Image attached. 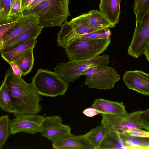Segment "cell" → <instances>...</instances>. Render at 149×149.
<instances>
[{"label":"cell","instance_id":"6da1fadb","mask_svg":"<svg viewBox=\"0 0 149 149\" xmlns=\"http://www.w3.org/2000/svg\"><path fill=\"white\" fill-rule=\"evenodd\" d=\"M10 91L15 116L22 114H38L42 110L39 104L41 97L32 83H27L16 75L10 66L4 78Z\"/></svg>","mask_w":149,"mask_h":149},{"label":"cell","instance_id":"7a4b0ae2","mask_svg":"<svg viewBox=\"0 0 149 149\" xmlns=\"http://www.w3.org/2000/svg\"><path fill=\"white\" fill-rule=\"evenodd\" d=\"M69 3V0H47L23 15L34 13L38 15L39 24L43 28L61 26L70 15Z\"/></svg>","mask_w":149,"mask_h":149},{"label":"cell","instance_id":"3957f363","mask_svg":"<svg viewBox=\"0 0 149 149\" xmlns=\"http://www.w3.org/2000/svg\"><path fill=\"white\" fill-rule=\"evenodd\" d=\"M111 39L78 38L63 47L71 61L88 60L100 55L106 50Z\"/></svg>","mask_w":149,"mask_h":149},{"label":"cell","instance_id":"277c9868","mask_svg":"<svg viewBox=\"0 0 149 149\" xmlns=\"http://www.w3.org/2000/svg\"><path fill=\"white\" fill-rule=\"evenodd\" d=\"M31 83L39 95L51 97L63 95L69 86L56 72L42 68L38 70Z\"/></svg>","mask_w":149,"mask_h":149},{"label":"cell","instance_id":"5b68a950","mask_svg":"<svg viewBox=\"0 0 149 149\" xmlns=\"http://www.w3.org/2000/svg\"><path fill=\"white\" fill-rule=\"evenodd\" d=\"M110 61L109 55H99L92 59L81 61L59 63L54 68L64 81L73 83L82 76V73L88 68L94 66H108Z\"/></svg>","mask_w":149,"mask_h":149},{"label":"cell","instance_id":"8992f818","mask_svg":"<svg viewBox=\"0 0 149 149\" xmlns=\"http://www.w3.org/2000/svg\"><path fill=\"white\" fill-rule=\"evenodd\" d=\"M85 76V84L89 88L100 90L111 89L120 79L115 69L108 66H94L83 72Z\"/></svg>","mask_w":149,"mask_h":149},{"label":"cell","instance_id":"52a82bcc","mask_svg":"<svg viewBox=\"0 0 149 149\" xmlns=\"http://www.w3.org/2000/svg\"><path fill=\"white\" fill-rule=\"evenodd\" d=\"M142 110L121 115L101 113V125L108 130L122 133L135 128L143 129L139 118Z\"/></svg>","mask_w":149,"mask_h":149},{"label":"cell","instance_id":"ba28073f","mask_svg":"<svg viewBox=\"0 0 149 149\" xmlns=\"http://www.w3.org/2000/svg\"><path fill=\"white\" fill-rule=\"evenodd\" d=\"M102 29L95 27L91 25L84 13L72 19L70 22L66 21L62 26L61 36L64 43L68 44L82 35Z\"/></svg>","mask_w":149,"mask_h":149},{"label":"cell","instance_id":"9c48e42d","mask_svg":"<svg viewBox=\"0 0 149 149\" xmlns=\"http://www.w3.org/2000/svg\"><path fill=\"white\" fill-rule=\"evenodd\" d=\"M45 115L41 116L37 114H29L18 115L10 123L11 134L14 135L22 132L34 134L40 132Z\"/></svg>","mask_w":149,"mask_h":149},{"label":"cell","instance_id":"30bf717a","mask_svg":"<svg viewBox=\"0 0 149 149\" xmlns=\"http://www.w3.org/2000/svg\"><path fill=\"white\" fill-rule=\"evenodd\" d=\"M149 45V12L136 27L127 53L137 58L144 49Z\"/></svg>","mask_w":149,"mask_h":149},{"label":"cell","instance_id":"8fae6325","mask_svg":"<svg viewBox=\"0 0 149 149\" xmlns=\"http://www.w3.org/2000/svg\"><path fill=\"white\" fill-rule=\"evenodd\" d=\"M62 121L59 116L45 117L40 132L41 136L53 142L71 134V127L63 124Z\"/></svg>","mask_w":149,"mask_h":149},{"label":"cell","instance_id":"7c38bea8","mask_svg":"<svg viewBox=\"0 0 149 149\" xmlns=\"http://www.w3.org/2000/svg\"><path fill=\"white\" fill-rule=\"evenodd\" d=\"M123 79L129 89L149 95V74L137 70L127 71L124 74Z\"/></svg>","mask_w":149,"mask_h":149},{"label":"cell","instance_id":"4fadbf2b","mask_svg":"<svg viewBox=\"0 0 149 149\" xmlns=\"http://www.w3.org/2000/svg\"><path fill=\"white\" fill-rule=\"evenodd\" d=\"M17 20L13 28L3 36L0 41V49L6 42L39 23V17L34 13L23 15Z\"/></svg>","mask_w":149,"mask_h":149},{"label":"cell","instance_id":"5bb4252c","mask_svg":"<svg viewBox=\"0 0 149 149\" xmlns=\"http://www.w3.org/2000/svg\"><path fill=\"white\" fill-rule=\"evenodd\" d=\"M55 149H94L84 134L68 136L52 142Z\"/></svg>","mask_w":149,"mask_h":149},{"label":"cell","instance_id":"9a60e30c","mask_svg":"<svg viewBox=\"0 0 149 149\" xmlns=\"http://www.w3.org/2000/svg\"><path fill=\"white\" fill-rule=\"evenodd\" d=\"M43 28L38 24L9 40L0 49V54L11 50L29 39L37 38Z\"/></svg>","mask_w":149,"mask_h":149},{"label":"cell","instance_id":"2e32d148","mask_svg":"<svg viewBox=\"0 0 149 149\" xmlns=\"http://www.w3.org/2000/svg\"><path fill=\"white\" fill-rule=\"evenodd\" d=\"M121 0H100L99 5L100 12L112 24L118 23L120 13Z\"/></svg>","mask_w":149,"mask_h":149},{"label":"cell","instance_id":"e0dca14e","mask_svg":"<svg viewBox=\"0 0 149 149\" xmlns=\"http://www.w3.org/2000/svg\"><path fill=\"white\" fill-rule=\"evenodd\" d=\"M92 106L101 113L121 115L127 113L122 102L98 98L95 100Z\"/></svg>","mask_w":149,"mask_h":149},{"label":"cell","instance_id":"ac0fdd59","mask_svg":"<svg viewBox=\"0 0 149 149\" xmlns=\"http://www.w3.org/2000/svg\"><path fill=\"white\" fill-rule=\"evenodd\" d=\"M33 49L31 48L25 51L11 60L19 67L22 72V76H25L28 74L32 69L34 62Z\"/></svg>","mask_w":149,"mask_h":149},{"label":"cell","instance_id":"d6986e66","mask_svg":"<svg viewBox=\"0 0 149 149\" xmlns=\"http://www.w3.org/2000/svg\"><path fill=\"white\" fill-rule=\"evenodd\" d=\"M120 134L127 149H149V137H134L126 132Z\"/></svg>","mask_w":149,"mask_h":149},{"label":"cell","instance_id":"ffe728a7","mask_svg":"<svg viewBox=\"0 0 149 149\" xmlns=\"http://www.w3.org/2000/svg\"><path fill=\"white\" fill-rule=\"evenodd\" d=\"M87 19L93 26L99 29L112 28L116 25L110 22L100 11L93 9L86 13Z\"/></svg>","mask_w":149,"mask_h":149},{"label":"cell","instance_id":"44dd1931","mask_svg":"<svg viewBox=\"0 0 149 149\" xmlns=\"http://www.w3.org/2000/svg\"><path fill=\"white\" fill-rule=\"evenodd\" d=\"M100 149H127L121 139L120 133L108 130L100 145Z\"/></svg>","mask_w":149,"mask_h":149},{"label":"cell","instance_id":"7402d4cb","mask_svg":"<svg viewBox=\"0 0 149 149\" xmlns=\"http://www.w3.org/2000/svg\"><path fill=\"white\" fill-rule=\"evenodd\" d=\"M37 38L29 39L11 50L1 54L2 57L8 63L19 54L29 49L33 48L37 42Z\"/></svg>","mask_w":149,"mask_h":149},{"label":"cell","instance_id":"603a6c76","mask_svg":"<svg viewBox=\"0 0 149 149\" xmlns=\"http://www.w3.org/2000/svg\"><path fill=\"white\" fill-rule=\"evenodd\" d=\"M108 131L101 125L94 128L84 134L94 149H99L100 144Z\"/></svg>","mask_w":149,"mask_h":149},{"label":"cell","instance_id":"cb8c5ba5","mask_svg":"<svg viewBox=\"0 0 149 149\" xmlns=\"http://www.w3.org/2000/svg\"><path fill=\"white\" fill-rule=\"evenodd\" d=\"M0 107L4 111L13 113L15 112L9 89L4 79L0 88Z\"/></svg>","mask_w":149,"mask_h":149},{"label":"cell","instance_id":"d4e9b609","mask_svg":"<svg viewBox=\"0 0 149 149\" xmlns=\"http://www.w3.org/2000/svg\"><path fill=\"white\" fill-rule=\"evenodd\" d=\"M10 120L7 114L0 117V149H2L11 134L10 129Z\"/></svg>","mask_w":149,"mask_h":149},{"label":"cell","instance_id":"484cf974","mask_svg":"<svg viewBox=\"0 0 149 149\" xmlns=\"http://www.w3.org/2000/svg\"><path fill=\"white\" fill-rule=\"evenodd\" d=\"M133 7L136 24L149 12V0H135Z\"/></svg>","mask_w":149,"mask_h":149},{"label":"cell","instance_id":"4316f807","mask_svg":"<svg viewBox=\"0 0 149 149\" xmlns=\"http://www.w3.org/2000/svg\"><path fill=\"white\" fill-rule=\"evenodd\" d=\"M14 0H0V24L10 22L9 14Z\"/></svg>","mask_w":149,"mask_h":149},{"label":"cell","instance_id":"83f0119b","mask_svg":"<svg viewBox=\"0 0 149 149\" xmlns=\"http://www.w3.org/2000/svg\"><path fill=\"white\" fill-rule=\"evenodd\" d=\"M111 31L109 28L82 35L79 38L85 39H110L111 35Z\"/></svg>","mask_w":149,"mask_h":149},{"label":"cell","instance_id":"f1b7e54d","mask_svg":"<svg viewBox=\"0 0 149 149\" xmlns=\"http://www.w3.org/2000/svg\"><path fill=\"white\" fill-rule=\"evenodd\" d=\"M23 15L22 8L21 0H14L9 14L10 22L16 20Z\"/></svg>","mask_w":149,"mask_h":149},{"label":"cell","instance_id":"f546056e","mask_svg":"<svg viewBox=\"0 0 149 149\" xmlns=\"http://www.w3.org/2000/svg\"><path fill=\"white\" fill-rule=\"evenodd\" d=\"M139 118L143 129L149 131V109L142 110Z\"/></svg>","mask_w":149,"mask_h":149},{"label":"cell","instance_id":"4dcf8cb0","mask_svg":"<svg viewBox=\"0 0 149 149\" xmlns=\"http://www.w3.org/2000/svg\"><path fill=\"white\" fill-rule=\"evenodd\" d=\"M17 22L16 19L8 23L0 24V41L3 36L13 28Z\"/></svg>","mask_w":149,"mask_h":149},{"label":"cell","instance_id":"1f68e13d","mask_svg":"<svg viewBox=\"0 0 149 149\" xmlns=\"http://www.w3.org/2000/svg\"><path fill=\"white\" fill-rule=\"evenodd\" d=\"M126 132L128 133L130 136L134 137L142 138L149 137V132L143 130L141 129H134Z\"/></svg>","mask_w":149,"mask_h":149},{"label":"cell","instance_id":"d6a6232c","mask_svg":"<svg viewBox=\"0 0 149 149\" xmlns=\"http://www.w3.org/2000/svg\"><path fill=\"white\" fill-rule=\"evenodd\" d=\"M83 112L85 116L88 117H93L101 113L98 110L92 107L85 109Z\"/></svg>","mask_w":149,"mask_h":149},{"label":"cell","instance_id":"836d02e7","mask_svg":"<svg viewBox=\"0 0 149 149\" xmlns=\"http://www.w3.org/2000/svg\"><path fill=\"white\" fill-rule=\"evenodd\" d=\"M47 0H34L28 5L23 10V13L29 11L36 7L42 2Z\"/></svg>","mask_w":149,"mask_h":149},{"label":"cell","instance_id":"e575fe53","mask_svg":"<svg viewBox=\"0 0 149 149\" xmlns=\"http://www.w3.org/2000/svg\"><path fill=\"white\" fill-rule=\"evenodd\" d=\"M8 63L10 65L14 73L19 77H22V72L18 65L12 61H10Z\"/></svg>","mask_w":149,"mask_h":149},{"label":"cell","instance_id":"d590c367","mask_svg":"<svg viewBox=\"0 0 149 149\" xmlns=\"http://www.w3.org/2000/svg\"><path fill=\"white\" fill-rule=\"evenodd\" d=\"M34 0H21L22 8V11L28 5Z\"/></svg>","mask_w":149,"mask_h":149},{"label":"cell","instance_id":"8d00e7d4","mask_svg":"<svg viewBox=\"0 0 149 149\" xmlns=\"http://www.w3.org/2000/svg\"><path fill=\"white\" fill-rule=\"evenodd\" d=\"M142 54L145 55L149 62V45L144 49L142 53Z\"/></svg>","mask_w":149,"mask_h":149}]
</instances>
